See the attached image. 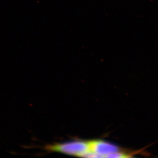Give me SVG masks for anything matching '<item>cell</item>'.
I'll use <instances>...</instances> for the list:
<instances>
[{
	"label": "cell",
	"mask_w": 158,
	"mask_h": 158,
	"mask_svg": "<svg viewBox=\"0 0 158 158\" xmlns=\"http://www.w3.org/2000/svg\"><path fill=\"white\" fill-rule=\"evenodd\" d=\"M90 151L94 153L99 158L106 157L109 155L121 151L115 144L100 140L88 141Z\"/></svg>",
	"instance_id": "2"
},
{
	"label": "cell",
	"mask_w": 158,
	"mask_h": 158,
	"mask_svg": "<svg viewBox=\"0 0 158 158\" xmlns=\"http://www.w3.org/2000/svg\"><path fill=\"white\" fill-rule=\"evenodd\" d=\"M45 149L49 151L62 153L68 155L81 157L84 154L90 151L88 141L82 140L50 144L46 146Z\"/></svg>",
	"instance_id": "1"
}]
</instances>
